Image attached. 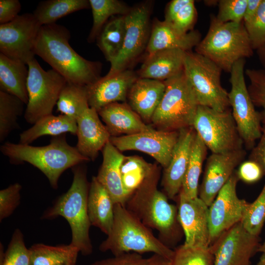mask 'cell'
Here are the masks:
<instances>
[{"label": "cell", "instance_id": "obj_1", "mask_svg": "<svg viewBox=\"0 0 265 265\" xmlns=\"http://www.w3.org/2000/svg\"><path fill=\"white\" fill-rule=\"evenodd\" d=\"M70 33L56 23L42 26L35 54L63 76L68 82L87 86L99 79L102 64L79 55L69 44Z\"/></svg>", "mask_w": 265, "mask_h": 265}, {"label": "cell", "instance_id": "obj_2", "mask_svg": "<svg viewBox=\"0 0 265 265\" xmlns=\"http://www.w3.org/2000/svg\"><path fill=\"white\" fill-rule=\"evenodd\" d=\"M160 169L155 166L151 174L128 198L125 206L145 225L156 230L159 238L169 245L177 241L182 227L178 208L158 188Z\"/></svg>", "mask_w": 265, "mask_h": 265}, {"label": "cell", "instance_id": "obj_3", "mask_svg": "<svg viewBox=\"0 0 265 265\" xmlns=\"http://www.w3.org/2000/svg\"><path fill=\"white\" fill-rule=\"evenodd\" d=\"M0 149L12 163L27 162L38 168L54 189L58 188L59 178L64 171L89 160L68 143L66 134L53 136L44 146L6 142Z\"/></svg>", "mask_w": 265, "mask_h": 265}, {"label": "cell", "instance_id": "obj_4", "mask_svg": "<svg viewBox=\"0 0 265 265\" xmlns=\"http://www.w3.org/2000/svg\"><path fill=\"white\" fill-rule=\"evenodd\" d=\"M80 164L72 168L73 178L71 186L44 212L42 218L64 217L71 230L70 243L78 248L82 255L87 256L93 252L89 234L91 225L87 210L90 184L87 180L86 169Z\"/></svg>", "mask_w": 265, "mask_h": 265}, {"label": "cell", "instance_id": "obj_5", "mask_svg": "<svg viewBox=\"0 0 265 265\" xmlns=\"http://www.w3.org/2000/svg\"><path fill=\"white\" fill-rule=\"evenodd\" d=\"M114 215L111 232L99 246L101 252L110 251L114 256L152 252L172 260L174 251L156 238L125 206L115 204Z\"/></svg>", "mask_w": 265, "mask_h": 265}, {"label": "cell", "instance_id": "obj_6", "mask_svg": "<svg viewBox=\"0 0 265 265\" xmlns=\"http://www.w3.org/2000/svg\"><path fill=\"white\" fill-rule=\"evenodd\" d=\"M195 52L230 73L236 62L252 57L254 49L243 22L222 23L211 14L208 32L195 47Z\"/></svg>", "mask_w": 265, "mask_h": 265}, {"label": "cell", "instance_id": "obj_7", "mask_svg": "<svg viewBox=\"0 0 265 265\" xmlns=\"http://www.w3.org/2000/svg\"><path fill=\"white\" fill-rule=\"evenodd\" d=\"M164 82V94L151 123L157 130L162 131L192 127L199 104L184 71Z\"/></svg>", "mask_w": 265, "mask_h": 265}, {"label": "cell", "instance_id": "obj_8", "mask_svg": "<svg viewBox=\"0 0 265 265\" xmlns=\"http://www.w3.org/2000/svg\"><path fill=\"white\" fill-rule=\"evenodd\" d=\"M221 69L196 52H186L184 72L197 97L199 105L217 111L229 109L228 92L221 83Z\"/></svg>", "mask_w": 265, "mask_h": 265}, {"label": "cell", "instance_id": "obj_9", "mask_svg": "<svg viewBox=\"0 0 265 265\" xmlns=\"http://www.w3.org/2000/svg\"><path fill=\"white\" fill-rule=\"evenodd\" d=\"M28 102L24 118L34 124L41 118L53 114L60 93L67 82L55 70H44L35 58L27 63Z\"/></svg>", "mask_w": 265, "mask_h": 265}, {"label": "cell", "instance_id": "obj_10", "mask_svg": "<svg viewBox=\"0 0 265 265\" xmlns=\"http://www.w3.org/2000/svg\"><path fill=\"white\" fill-rule=\"evenodd\" d=\"M192 127L208 149L213 154H223L242 149L232 111H217L199 105Z\"/></svg>", "mask_w": 265, "mask_h": 265}, {"label": "cell", "instance_id": "obj_11", "mask_svg": "<svg viewBox=\"0 0 265 265\" xmlns=\"http://www.w3.org/2000/svg\"><path fill=\"white\" fill-rule=\"evenodd\" d=\"M245 59L236 62L230 72L231 90L228 92L230 106L243 144L249 150L255 146L262 135V123L249 95L244 78Z\"/></svg>", "mask_w": 265, "mask_h": 265}, {"label": "cell", "instance_id": "obj_12", "mask_svg": "<svg viewBox=\"0 0 265 265\" xmlns=\"http://www.w3.org/2000/svg\"><path fill=\"white\" fill-rule=\"evenodd\" d=\"M151 5L142 3L131 8L125 16L124 41L118 56L111 63L106 76H111L127 69L146 50L151 27Z\"/></svg>", "mask_w": 265, "mask_h": 265}, {"label": "cell", "instance_id": "obj_13", "mask_svg": "<svg viewBox=\"0 0 265 265\" xmlns=\"http://www.w3.org/2000/svg\"><path fill=\"white\" fill-rule=\"evenodd\" d=\"M41 26L33 14L29 13L0 25V53L27 64L35 58V45Z\"/></svg>", "mask_w": 265, "mask_h": 265}, {"label": "cell", "instance_id": "obj_14", "mask_svg": "<svg viewBox=\"0 0 265 265\" xmlns=\"http://www.w3.org/2000/svg\"><path fill=\"white\" fill-rule=\"evenodd\" d=\"M239 180L235 170L209 207L210 246L242 218L248 203L237 195L236 187Z\"/></svg>", "mask_w": 265, "mask_h": 265}, {"label": "cell", "instance_id": "obj_15", "mask_svg": "<svg viewBox=\"0 0 265 265\" xmlns=\"http://www.w3.org/2000/svg\"><path fill=\"white\" fill-rule=\"evenodd\" d=\"M178 137L179 131L155 129L132 135L111 136L109 141L120 152L136 150L147 154L165 168Z\"/></svg>", "mask_w": 265, "mask_h": 265}, {"label": "cell", "instance_id": "obj_16", "mask_svg": "<svg viewBox=\"0 0 265 265\" xmlns=\"http://www.w3.org/2000/svg\"><path fill=\"white\" fill-rule=\"evenodd\" d=\"M259 241L258 236L249 234L238 222L211 246L213 265H249L250 259L258 251Z\"/></svg>", "mask_w": 265, "mask_h": 265}, {"label": "cell", "instance_id": "obj_17", "mask_svg": "<svg viewBox=\"0 0 265 265\" xmlns=\"http://www.w3.org/2000/svg\"><path fill=\"white\" fill-rule=\"evenodd\" d=\"M178 218L185 236L184 245L189 247L210 246L209 206L199 197L188 198L180 192Z\"/></svg>", "mask_w": 265, "mask_h": 265}, {"label": "cell", "instance_id": "obj_18", "mask_svg": "<svg viewBox=\"0 0 265 265\" xmlns=\"http://www.w3.org/2000/svg\"><path fill=\"white\" fill-rule=\"evenodd\" d=\"M243 149L223 154L212 153L207 159L199 197L208 206L212 203L218 193L229 180L235 168L246 156Z\"/></svg>", "mask_w": 265, "mask_h": 265}, {"label": "cell", "instance_id": "obj_19", "mask_svg": "<svg viewBox=\"0 0 265 265\" xmlns=\"http://www.w3.org/2000/svg\"><path fill=\"white\" fill-rule=\"evenodd\" d=\"M138 78L136 73L128 69L101 77L86 86L89 107L98 111L108 104L126 102L130 88Z\"/></svg>", "mask_w": 265, "mask_h": 265}, {"label": "cell", "instance_id": "obj_20", "mask_svg": "<svg viewBox=\"0 0 265 265\" xmlns=\"http://www.w3.org/2000/svg\"><path fill=\"white\" fill-rule=\"evenodd\" d=\"M193 127L179 131V137L168 166L164 168L161 185L164 193L173 199L181 189L196 135Z\"/></svg>", "mask_w": 265, "mask_h": 265}, {"label": "cell", "instance_id": "obj_21", "mask_svg": "<svg viewBox=\"0 0 265 265\" xmlns=\"http://www.w3.org/2000/svg\"><path fill=\"white\" fill-rule=\"evenodd\" d=\"M78 151L89 160H94L109 141L111 134L100 120L98 111L88 108L77 119Z\"/></svg>", "mask_w": 265, "mask_h": 265}, {"label": "cell", "instance_id": "obj_22", "mask_svg": "<svg viewBox=\"0 0 265 265\" xmlns=\"http://www.w3.org/2000/svg\"><path fill=\"white\" fill-rule=\"evenodd\" d=\"M201 40V34L198 30H192L184 33L171 23L155 19L146 50L148 54L167 49H179L190 51Z\"/></svg>", "mask_w": 265, "mask_h": 265}, {"label": "cell", "instance_id": "obj_23", "mask_svg": "<svg viewBox=\"0 0 265 265\" xmlns=\"http://www.w3.org/2000/svg\"><path fill=\"white\" fill-rule=\"evenodd\" d=\"M111 136L132 135L155 130L124 103L108 104L98 111Z\"/></svg>", "mask_w": 265, "mask_h": 265}, {"label": "cell", "instance_id": "obj_24", "mask_svg": "<svg viewBox=\"0 0 265 265\" xmlns=\"http://www.w3.org/2000/svg\"><path fill=\"white\" fill-rule=\"evenodd\" d=\"M165 89L164 81L138 78L130 88L128 104L146 122H151Z\"/></svg>", "mask_w": 265, "mask_h": 265}, {"label": "cell", "instance_id": "obj_25", "mask_svg": "<svg viewBox=\"0 0 265 265\" xmlns=\"http://www.w3.org/2000/svg\"><path fill=\"white\" fill-rule=\"evenodd\" d=\"M103 162L96 178L107 190L114 204L123 206L129 198L124 189L120 167L124 156L109 141L102 150Z\"/></svg>", "mask_w": 265, "mask_h": 265}, {"label": "cell", "instance_id": "obj_26", "mask_svg": "<svg viewBox=\"0 0 265 265\" xmlns=\"http://www.w3.org/2000/svg\"><path fill=\"white\" fill-rule=\"evenodd\" d=\"M186 52L167 49L147 54L137 74L138 78L165 81L184 71Z\"/></svg>", "mask_w": 265, "mask_h": 265}, {"label": "cell", "instance_id": "obj_27", "mask_svg": "<svg viewBox=\"0 0 265 265\" xmlns=\"http://www.w3.org/2000/svg\"><path fill=\"white\" fill-rule=\"evenodd\" d=\"M114 205L107 190L93 176L89 184L87 199L88 217L91 225L107 236L113 225Z\"/></svg>", "mask_w": 265, "mask_h": 265}, {"label": "cell", "instance_id": "obj_28", "mask_svg": "<svg viewBox=\"0 0 265 265\" xmlns=\"http://www.w3.org/2000/svg\"><path fill=\"white\" fill-rule=\"evenodd\" d=\"M28 66L0 53V91L13 95L26 105L28 102Z\"/></svg>", "mask_w": 265, "mask_h": 265}, {"label": "cell", "instance_id": "obj_29", "mask_svg": "<svg viewBox=\"0 0 265 265\" xmlns=\"http://www.w3.org/2000/svg\"><path fill=\"white\" fill-rule=\"evenodd\" d=\"M77 121L63 114L45 116L30 128L20 134V143L29 144L40 137L49 135L55 136L67 132L76 135Z\"/></svg>", "mask_w": 265, "mask_h": 265}, {"label": "cell", "instance_id": "obj_30", "mask_svg": "<svg viewBox=\"0 0 265 265\" xmlns=\"http://www.w3.org/2000/svg\"><path fill=\"white\" fill-rule=\"evenodd\" d=\"M29 249L30 265H76L80 252L71 243L57 246L36 243Z\"/></svg>", "mask_w": 265, "mask_h": 265}, {"label": "cell", "instance_id": "obj_31", "mask_svg": "<svg viewBox=\"0 0 265 265\" xmlns=\"http://www.w3.org/2000/svg\"><path fill=\"white\" fill-rule=\"evenodd\" d=\"M90 8L89 0H47L40 1L33 14L42 26L76 11Z\"/></svg>", "mask_w": 265, "mask_h": 265}, {"label": "cell", "instance_id": "obj_32", "mask_svg": "<svg viewBox=\"0 0 265 265\" xmlns=\"http://www.w3.org/2000/svg\"><path fill=\"white\" fill-rule=\"evenodd\" d=\"M125 16L107 22L97 38L99 48L110 63L118 56L123 47L126 29Z\"/></svg>", "mask_w": 265, "mask_h": 265}, {"label": "cell", "instance_id": "obj_33", "mask_svg": "<svg viewBox=\"0 0 265 265\" xmlns=\"http://www.w3.org/2000/svg\"><path fill=\"white\" fill-rule=\"evenodd\" d=\"M207 149L203 141L196 133L192 145L188 164L180 191L188 198L198 197L199 179L202 172L203 163L207 155Z\"/></svg>", "mask_w": 265, "mask_h": 265}, {"label": "cell", "instance_id": "obj_34", "mask_svg": "<svg viewBox=\"0 0 265 265\" xmlns=\"http://www.w3.org/2000/svg\"><path fill=\"white\" fill-rule=\"evenodd\" d=\"M56 106L61 114L77 120L90 107L86 86L67 82L60 93Z\"/></svg>", "mask_w": 265, "mask_h": 265}, {"label": "cell", "instance_id": "obj_35", "mask_svg": "<svg viewBox=\"0 0 265 265\" xmlns=\"http://www.w3.org/2000/svg\"><path fill=\"white\" fill-rule=\"evenodd\" d=\"M155 166L138 156L124 157L120 172L123 187L129 197L151 174Z\"/></svg>", "mask_w": 265, "mask_h": 265}, {"label": "cell", "instance_id": "obj_36", "mask_svg": "<svg viewBox=\"0 0 265 265\" xmlns=\"http://www.w3.org/2000/svg\"><path fill=\"white\" fill-rule=\"evenodd\" d=\"M93 16V24L88 37V42L97 39L108 18L114 15L125 16L131 8L124 2L118 0H89Z\"/></svg>", "mask_w": 265, "mask_h": 265}, {"label": "cell", "instance_id": "obj_37", "mask_svg": "<svg viewBox=\"0 0 265 265\" xmlns=\"http://www.w3.org/2000/svg\"><path fill=\"white\" fill-rule=\"evenodd\" d=\"M25 104L18 97L0 91V141L2 142L13 130L17 129V120Z\"/></svg>", "mask_w": 265, "mask_h": 265}, {"label": "cell", "instance_id": "obj_38", "mask_svg": "<svg viewBox=\"0 0 265 265\" xmlns=\"http://www.w3.org/2000/svg\"><path fill=\"white\" fill-rule=\"evenodd\" d=\"M174 251L171 265H213L214 255L211 246L189 247L183 244Z\"/></svg>", "mask_w": 265, "mask_h": 265}, {"label": "cell", "instance_id": "obj_39", "mask_svg": "<svg viewBox=\"0 0 265 265\" xmlns=\"http://www.w3.org/2000/svg\"><path fill=\"white\" fill-rule=\"evenodd\" d=\"M240 222L249 234L259 236L265 222V184L256 200L247 204Z\"/></svg>", "mask_w": 265, "mask_h": 265}, {"label": "cell", "instance_id": "obj_40", "mask_svg": "<svg viewBox=\"0 0 265 265\" xmlns=\"http://www.w3.org/2000/svg\"><path fill=\"white\" fill-rule=\"evenodd\" d=\"M0 263V265H30L29 249L26 247L23 234L19 229L14 231Z\"/></svg>", "mask_w": 265, "mask_h": 265}, {"label": "cell", "instance_id": "obj_41", "mask_svg": "<svg viewBox=\"0 0 265 265\" xmlns=\"http://www.w3.org/2000/svg\"><path fill=\"white\" fill-rule=\"evenodd\" d=\"M245 74L249 80L247 87L255 106L262 108L260 112L262 124H265V72L263 69H247Z\"/></svg>", "mask_w": 265, "mask_h": 265}, {"label": "cell", "instance_id": "obj_42", "mask_svg": "<svg viewBox=\"0 0 265 265\" xmlns=\"http://www.w3.org/2000/svg\"><path fill=\"white\" fill-rule=\"evenodd\" d=\"M254 50L265 43V0H262L252 18L244 23Z\"/></svg>", "mask_w": 265, "mask_h": 265}, {"label": "cell", "instance_id": "obj_43", "mask_svg": "<svg viewBox=\"0 0 265 265\" xmlns=\"http://www.w3.org/2000/svg\"><path fill=\"white\" fill-rule=\"evenodd\" d=\"M247 0H220L216 19L222 23L243 22Z\"/></svg>", "mask_w": 265, "mask_h": 265}, {"label": "cell", "instance_id": "obj_44", "mask_svg": "<svg viewBox=\"0 0 265 265\" xmlns=\"http://www.w3.org/2000/svg\"><path fill=\"white\" fill-rule=\"evenodd\" d=\"M22 187L16 183L0 191V221L10 216L19 205Z\"/></svg>", "mask_w": 265, "mask_h": 265}, {"label": "cell", "instance_id": "obj_45", "mask_svg": "<svg viewBox=\"0 0 265 265\" xmlns=\"http://www.w3.org/2000/svg\"><path fill=\"white\" fill-rule=\"evenodd\" d=\"M197 18L195 1L191 0L181 8L170 23L181 31L187 33L193 30Z\"/></svg>", "mask_w": 265, "mask_h": 265}, {"label": "cell", "instance_id": "obj_46", "mask_svg": "<svg viewBox=\"0 0 265 265\" xmlns=\"http://www.w3.org/2000/svg\"><path fill=\"white\" fill-rule=\"evenodd\" d=\"M150 257L143 258L137 253H127L97 261L90 265H147Z\"/></svg>", "mask_w": 265, "mask_h": 265}, {"label": "cell", "instance_id": "obj_47", "mask_svg": "<svg viewBox=\"0 0 265 265\" xmlns=\"http://www.w3.org/2000/svg\"><path fill=\"white\" fill-rule=\"evenodd\" d=\"M236 172L239 180L248 184L256 183L265 175L260 166L249 159L242 162Z\"/></svg>", "mask_w": 265, "mask_h": 265}, {"label": "cell", "instance_id": "obj_48", "mask_svg": "<svg viewBox=\"0 0 265 265\" xmlns=\"http://www.w3.org/2000/svg\"><path fill=\"white\" fill-rule=\"evenodd\" d=\"M21 4L18 0H0V24L9 23L19 15Z\"/></svg>", "mask_w": 265, "mask_h": 265}, {"label": "cell", "instance_id": "obj_49", "mask_svg": "<svg viewBox=\"0 0 265 265\" xmlns=\"http://www.w3.org/2000/svg\"><path fill=\"white\" fill-rule=\"evenodd\" d=\"M249 160L258 163L265 175V124H262L261 136L258 144L251 150Z\"/></svg>", "mask_w": 265, "mask_h": 265}, {"label": "cell", "instance_id": "obj_50", "mask_svg": "<svg viewBox=\"0 0 265 265\" xmlns=\"http://www.w3.org/2000/svg\"><path fill=\"white\" fill-rule=\"evenodd\" d=\"M190 0H173L170 1L166 6L164 20L169 23L171 22L176 14Z\"/></svg>", "mask_w": 265, "mask_h": 265}, {"label": "cell", "instance_id": "obj_51", "mask_svg": "<svg viewBox=\"0 0 265 265\" xmlns=\"http://www.w3.org/2000/svg\"><path fill=\"white\" fill-rule=\"evenodd\" d=\"M262 0H247V4L243 22L244 23L251 20L257 12Z\"/></svg>", "mask_w": 265, "mask_h": 265}, {"label": "cell", "instance_id": "obj_52", "mask_svg": "<svg viewBox=\"0 0 265 265\" xmlns=\"http://www.w3.org/2000/svg\"><path fill=\"white\" fill-rule=\"evenodd\" d=\"M171 261L160 255L154 254L147 265H171Z\"/></svg>", "mask_w": 265, "mask_h": 265}, {"label": "cell", "instance_id": "obj_53", "mask_svg": "<svg viewBox=\"0 0 265 265\" xmlns=\"http://www.w3.org/2000/svg\"><path fill=\"white\" fill-rule=\"evenodd\" d=\"M257 54L263 70L265 72V43L256 50Z\"/></svg>", "mask_w": 265, "mask_h": 265}, {"label": "cell", "instance_id": "obj_54", "mask_svg": "<svg viewBox=\"0 0 265 265\" xmlns=\"http://www.w3.org/2000/svg\"><path fill=\"white\" fill-rule=\"evenodd\" d=\"M257 265H265V255L262 254Z\"/></svg>", "mask_w": 265, "mask_h": 265}, {"label": "cell", "instance_id": "obj_55", "mask_svg": "<svg viewBox=\"0 0 265 265\" xmlns=\"http://www.w3.org/2000/svg\"><path fill=\"white\" fill-rule=\"evenodd\" d=\"M258 251L262 252L263 254L265 255V241L262 245L259 246Z\"/></svg>", "mask_w": 265, "mask_h": 265}, {"label": "cell", "instance_id": "obj_56", "mask_svg": "<svg viewBox=\"0 0 265 265\" xmlns=\"http://www.w3.org/2000/svg\"></svg>", "mask_w": 265, "mask_h": 265}]
</instances>
